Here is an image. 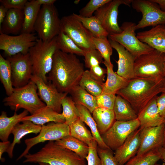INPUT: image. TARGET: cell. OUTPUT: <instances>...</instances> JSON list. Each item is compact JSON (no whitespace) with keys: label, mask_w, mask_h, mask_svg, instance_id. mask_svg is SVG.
I'll return each instance as SVG.
<instances>
[{"label":"cell","mask_w":165,"mask_h":165,"mask_svg":"<svg viewBox=\"0 0 165 165\" xmlns=\"http://www.w3.org/2000/svg\"><path fill=\"white\" fill-rule=\"evenodd\" d=\"M84 71L83 64L76 55L58 50L54 54L47 80L60 92L68 94L72 89L79 85Z\"/></svg>","instance_id":"6da1fadb"},{"label":"cell","mask_w":165,"mask_h":165,"mask_svg":"<svg viewBox=\"0 0 165 165\" xmlns=\"http://www.w3.org/2000/svg\"><path fill=\"white\" fill-rule=\"evenodd\" d=\"M164 79L135 77L120 90L119 95L130 104L137 114L164 89Z\"/></svg>","instance_id":"7a4b0ae2"},{"label":"cell","mask_w":165,"mask_h":165,"mask_svg":"<svg viewBox=\"0 0 165 165\" xmlns=\"http://www.w3.org/2000/svg\"><path fill=\"white\" fill-rule=\"evenodd\" d=\"M23 163H42L45 165H86L85 159L74 152L50 141L39 151L28 153Z\"/></svg>","instance_id":"3957f363"},{"label":"cell","mask_w":165,"mask_h":165,"mask_svg":"<svg viewBox=\"0 0 165 165\" xmlns=\"http://www.w3.org/2000/svg\"><path fill=\"white\" fill-rule=\"evenodd\" d=\"M58 50L56 37L50 42L38 39L28 52L32 65V75L47 82V75L52 69L54 54Z\"/></svg>","instance_id":"277c9868"},{"label":"cell","mask_w":165,"mask_h":165,"mask_svg":"<svg viewBox=\"0 0 165 165\" xmlns=\"http://www.w3.org/2000/svg\"><path fill=\"white\" fill-rule=\"evenodd\" d=\"M37 91L36 85L30 80L23 86L14 88L12 93L4 98L3 102L15 112L23 108L32 115L46 105L39 98Z\"/></svg>","instance_id":"5b68a950"},{"label":"cell","mask_w":165,"mask_h":165,"mask_svg":"<svg viewBox=\"0 0 165 165\" xmlns=\"http://www.w3.org/2000/svg\"><path fill=\"white\" fill-rule=\"evenodd\" d=\"M34 30L37 32L38 38L45 42L51 41L60 33L61 19L54 5L41 6Z\"/></svg>","instance_id":"8992f818"},{"label":"cell","mask_w":165,"mask_h":165,"mask_svg":"<svg viewBox=\"0 0 165 165\" xmlns=\"http://www.w3.org/2000/svg\"><path fill=\"white\" fill-rule=\"evenodd\" d=\"M165 53L154 49L135 59V77L164 79L163 70Z\"/></svg>","instance_id":"52a82bcc"},{"label":"cell","mask_w":165,"mask_h":165,"mask_svg":"<svg viewBox=\"0 0 165 165\" xmlns=\"http://www.w3.org/2000/svg\"><path fill=\"white\" fill-rule=\"evenodd\" d=\"M136 24L131 22L123 23L120 33L109 35V39L122 45L136 59L141 55L148 53L154 49L141 41L136 35Z\"/></svg>","instance_id":"ba28073f"},{"label":"cell","mask_w":165,"mask_h":165,"mask_svg":"<svg viewBox=\"0 0 165 165\" xmlns=\"http://www.w3.org/2000/svg\"><path fill=\"white\" fill-rule=\"evenodd\" d=\"M61 30L85 51L95 49L92 34L73 14L61 19Z\"/></svg>","instance_id":"9c48e42d"},{"label":"cell","mask_w":165,"mask_h":165,"mask_svg":"<svg viewBox=\"0 0 165 165\" xmlns=\"http://www.w3.org/2000/svg\"><path fill=\"white\" fill-rule=\"evenodd\" d=\"M131 4L134 9L142 14L141 19L136 25V30L148 26L165 25V12L152 0H132Z\"/></svg>","instance_id":"30bf717a"},{"label":"cell","mask_w":165,"mask_h":165,"mask_svg":"<svg viewBox=\"0 0 165 165\" xmlns=\"http://www.w3.org/2000/svg\"><path fill=\"white\" fill-rule=\"evenodd\" d=\"M140 126L138 118L127 121L116 120L111 127L101 136L108 148L112 150L115 151L132 133L139 128Z\"/></svg>","instance_id":"8fae6325"},{"label":"cell","mask_w":165,"mask_h":165,"mask_svg":"<svg viewBox=\"0 0 165 165\" xmlns=\"http://www.w3.org/2000/svg\"><path fill=\"white\" fill-rule=\"evenodd\" d=\"M69 135V127L65 123L52 122L43 125L38 135L24 140L26 148L17 160L24 157L29 153L31 148L37 144L47 141H55Z\"/></svg>","instance_id":"7c38bea8"},{"label":"cell","mask_w":165,"mask_h":165,"mask_svg":"<svg viewBox=\"0 0 165 165\" xmlns=\"http://www.w3.org/2000/svg\"><path fill=\"white\" fill-rule=\"evenodd\" d=\"M0 50L4 51L7 57L19 53H28L30 48L37 40L35 34L22 33L18 35L12 36L0 32Z\"/></svg>","instance_id":"4fadbf2b"},{"label":"cell","mask_w":165,"mask_h":165,"mask_svg":"<svg viewBox=\"0 0 165 165\" xmlns=\"http://www.w3.org/2000/svg\"><path fill=\"white\" fill-rule=\"evenodd\" d=\"M132 0H111L97 9L94 16L109 35L120 33L122 30L118 24L119 6L123 4L130 6Z\"/></svg>","instance_id":"5bb4252c"},{"label":"cell","mask_w":165,"mask_h":165,"mask_svg":"<svg viewBox=\"0 0 165 165\" xmlns=\"http://www.w3.org/2000/svg\"><path fill=\"white\" fill-rule=\"evenodd\" d=\"M10 62L12 72V82L15 88L27 85L31 80L32 75V64L29 53L24 54L19 53L7 57Z\"/></svg>","instance_id":"9a60e30c"},{"label":"cell","mask_w":165,"mask_h":165,"mask_svg":"<svg viewBox=\"0 0 165 165\" xmlns=\"http://www.w3.org/2000/svg\"><path fill=\"white\" fill-rule=\"evenodd\" d=\"M31 80L36 85L38 95L46 105L61 113L62 110V100L68 93L60 92L51 82L48 81L46 82L36 75H32Z\"/></svg>","instance_id":"2e32d148"},{"label":"cell","mask_w":165,"mask_h":165,"mask_svg":"<svg viewBox=\"0 0 165 165\" xmlns=\"http://www.w3.org/2000/svg\"><path fill=\"white\" fill-rule=\"evenodd\" d=\"M140 129V144L137 155L158 149L163 146V124L158 126Z\"/></svg>","instance_id":"e0dca14e"},{"label":"cell","mask_w":165,"mask_h":165,"mask_svg":"<svg viewBox=\"0 0 165 165\" xmlns=\"http://www.w3.org/2000/svg\"><path fill=\"white\" fill-rule=\"evenodd\" d=\"M109 40L112 47L116 50L118 54V60L115 61L118 66L116 72L128 81L135 78L134 57L118 42L110 39Z\"/></svg>","instance_id":"ac0fdd59"},{"label":"cell","mask_w":165,"mask_h":165,"mask_svg":"<svg viewBox=\"0 0 165 165\" xmlns=\"http://www.w3.org/2000/svg\"><path fill=\"white\" fill-rule=\"evenodd\" d=\"M140 129L135 130L116 150L114 155L117 165H124L134 156L140 147Z\"/></svg>","instance_id":"d6986e66"},{"label":"cell","mask_w":165,"mask_h":165,"mask_svg":"<svg viewBox=\"0 0 165 165\" xmlns=\"http://www.w3.org/2000/svg\"><path fill=\"white\" fill-rule=\"evenodd\" d=\"M136 36L141 42L165 53V25H158L149 30L138 32Z\"/></svg>","instance_id":"ffe728a7"},{"label":"cell","mask_w":165,"mask_h":165,"mask_svg":"<svg viewBox=\"0 0 165 165\" xmlns=\"http://www.w3.org/2000/svg\"><path fill=\"white\" fill-rule=\"evenodd\" d=\"M157 96L138 114V119L140 124V128L156 127L163 124L164 118L159 113L156 101Z\"/></svg>","instance_id":"44dd1931"},{"label":"cell","mask_w":165,"mask_h":165,"mask_svg":"<svg viewBox=\"0 0 165 165\" xmlns=\"http://www.w3.org/2000/svg\"><path fill=\"white\" fill-rule=\"evenodd\" d=\"M24 10L9 9L0 28V32L8 35H16L21 32L24 21Z\"/></svg>","instance_id":"7402d4cb"},{"label":"cell","mask_w":165,"mask_h":165,"mask_svg":"<svg viewBox=\"0 0 165 165\" xmlns=\"http://www.w3.org/2000/svg\"><path fill=\"white\" fill-rule=\"evenodd\" d=\"M29 120L35 124L42 126L50 122H65V120L61 113H58L46 105L30 116H27L23 118L20 122Z\"/></svg>","instance_id":"603a6c76"},{"label":"cell","mask_w":165,"mask_h":165,"mask_svg":"<svg viewBox=\"0 0 165 165\" xmlns=\"http://www.w3.org/2000/svg\"><path fill=\"white\" fill-rule=\"evenodd\" d=\"M21 122V124L19 123L14 127L11 132L13 136V140L6 152L10 158L13 157L15 145L20 144L24 137L30 133L37 134L39 133L41 128L42 126L35 124L30 121L25 120Z\"/></svg>","instance_id":"cb8c5ba5"},{"label":"cell","mask_w":165,"mask_h":165,"mask_svg":"<svg viewBox=\"0 0 165 165\" xmlns=\"http://www.w3.org/2000/svg\"><path fill=\"white\" fill-rule=\"evenodd\" d=\"M102 63L107 69V77L106 81L102 84V93L117 94L120 90L125 87L129 81L115 72L113 68L110 67L105 61Z\"/></svg>","instance_id":"d4e9b609"},{"label":"cell","mask_w":165,"mask_h":165,"mask_svg":"<svg viewBox=\"0 0 165 165\" xmlns=\"http://www.w3.org/2000/svg\"><path fill=\"white\" fill-rule=\"evenodd\" d=\"M28 112L24 110L17 114L15 112L14 115L8 117L6 112L2 111L0 116V139L2 141H8L9 136L14 127L24 117L28 116Z\"/></svg>","instance_id":"484cf974"},{"label":"cell","mask_w":165,"mask_h":165,"mask_svg":"<svg viewBox=\"0 0 165 165\" xmlns=\"http://www.w3.org/2000/svg\"><path fill=\"white\" fill-rule=\"evenodd\" d=\"M41 6L36 0H30L26 3L24 10V21L21 33H32Z\"/></svg>","instance_id":"4316f807"},{"label":"cell","mask_w":165,"mask_h":165,"mask_svg":"<svg viewBox=\"0 0 165 165\" xmlns=\"http://www.w3.org/2000/svg\"><path fill=\"white\" fill-rule=\"evenodd\" d=\"M113 110L115 120L127 121L138 118V115L130 103L119 95L116 96Z\"/></svg>","instance_id":"83f0119b"},{"label":"cell","mask_w":165,"mask_h":165,"mask_svg":"<svg viewBox=\"0 0 165 165\" xmlns=\"http://www.w3.org/2000/svg\"><path fill=\"white\" fill-rule=\"evenodd\" d=\"M68 93L76 104L85 107L91 113L97 107L96 97L89 93L79 85L72 89Z\"/></svg>","instance_id":"f1b7e54d"},{"label":"cell","mask_w":165,"mask_h":165,"mask_svg":"<svg viewBox=\"0 0 165 165\" xmlns=\"http://www.w3.org/2000/svg\"><path fill=\"white\" fill-rule=\"evenodd\" d=\"M92 114L101 135L107 131L116 120L114 112L112 109L97 107Z\"/></svg>","instance_id":"f546056e"},{"label":"cell","mask_w":165,"mask_h":165,"mask_svg":"<svg viewBox=\"0 0 165 165\" xmlns=\"http://www.w3.org/2000/svg\"><path fill=\"white\" fill-rule=\"evenodd\" d=\"M76 105L79 111L80 119L89 127L98 146L102 148H109L104 141L98 130L96 123L90 111L82 105L76 104Z\"/></svg>","instance_id":"4dcf8cb0"},{"label":"cell","mask_w":165,"mask_h":165,"mask_svg":"<svg viewBox=\"0 0 165 165\" xmlns=\"http://www.w3.org/2000/svg\"><path fill=\"white\" fill-rule=\"evenodd\" d=\"M55 141L58 145L74 152L85 159L88 154V145L70 135Z\"/></svg>","instance_id":"1f68e13d"},{"label":"cell","mask_w":165,"mask_h":165,"mask_svg":"<svg viewBox=\"0 0 165 165\" xmlns=\"http://www.w3.org/2000/svg\"><path fill=\"white\" fill-rule=\"evenodd\" d=\"M72 14L82 22L94 37L103 38L107 37L109 35V34L102 27L100 21L94 16L86 17L74 13Z\"/></svg>","instance_id":"d6a6232c"},{"label":"cell","mask_w":165,"mask_h":165,"mask_svg":"<svg viewBox=\"0 0 165 165\" xmlns=\"http://www.w3.org/2000/svg\"><path fill=\"white\" fill-rule=\"evenodd\" d=\"M56 39L59 50L67 53L84 56L85 51L63 31H61L56 37Z\"/></svg>","instance_id":"836d02e7"},{"label":"cell","mask_w":165,"mask_h":165,"mask_svg":"<svg viewBox=\"0 0 165 165\" xmlns=\"http://www.w3.org/2000/svg\"><path fill=\"white\" fill-rule=\"evenodd\" d=\"M12 72L9 61L0 54V80L7 96L13 92Z\"/></svg>","instance_id":"e575fe53"},{"label":"cell","mask_w":165,"mask_h":165,"mask_svg":"<svg viewBox=\"0 0 165 165\" xmlns=\"http://www.w3.org/2000/svg\"><path fill=\"white\" fill-rule=\"evenodd\" d=\"M70 135L88 145L95 140L91 132L80 118L69 126Z\"/></svg>","instance_id":"d590c367"},{"label":"cell","mask_w":165,"mask_h":165,"mask_svg":"<svg viewBox=\"0 0 165 165\" xmlns=\"http://www.w3.org/2000/svg\"><path fill=\"white\" fill-rule=\"evenodd\" d=\"M94 79L88 70H85L79 85L87 92L97 97L102 92V84Z\"/></svg>","instance_id":"8d00e7d4"},{"label":"cell","mask_w":165,"mask_h":165,"mask_svg":"<svg viewBox=\"0 0 165 165\" xmlns=\"http://www.w3.org/2000/svg\"><path fill=\"white\" fill-rule=\"evenodd\" d=\"M61 104V113L66 124L69 126L79 118L78 110L71 97H65L62 100Z\"/></svg>","instance_id":"74e56055"},{"label":"cell","mask_w":165,"mask_h":165,"mask_svg":"<svg viewBox=\"0 0 165 165\" xmlns=\"http://www.w3.org/2000/svg\"><path fill=\"white\" fill-rule=\"evenodd\" d=\"M159 149L151 150L141 155H136L124 165H155L161 159Z\"/></svg>","instance_id":"f35d334b"},{"label":"cell","mask_w":165,"mask_h":165,"mask_svg":"<svg viewBox=\"0 0 165 165\" xmlns=\"http://www.w3.org/2000/svg\"><path fill=\"white\" fill-rule=\"evenodd\" d=\"M92 41L95 49L101 53L103 59L111 68L113 65L111 63L110 57L112 53V47L109 40L107 37L101 38L93 37Z\"/></svg>","instance_id":"ab89813d"},{"label":"cell","mask_w":165,"mask_h":165,"mask_svg":"<svg viewBox=\"0 0 165 165\" xmlns=\"http://www.w3.org/2000/svg\"><path fill=\"white\" fill-rule=\"evenodd\" d=\"M111 0H90L79 11V15L86 17L93 16V13Z\"/></svg>","instance_id":"60d3db41"},{"label":"cell","mask_w":165,"mask_h":165,"mask_svg":"<svg viewBox=\"0 0 165 165\" xmlns=\"http://www.w3.org/2000/svg\"><path fill=\"white\" fill-rule=\"evenodd\" d=\"M85 67L88 68L100 65L103 62V58L99 52L94 49L85 52L83 56Z\"/></svg>","instance_id":"b9f144b4"},{"label":"cell","mask_w":165,"mask_h":165,"mask_svg":"<svg viewBox=\"0 0 165 165\" xmlns=\"http://www.w3.org/2000/svg\"><path fill=\"white\" fill-rule=\"evenodd\" d=\"M97 152L101 161V165H117L112 150L102 148L97 146Z\"/></svg>","instance_id":"7bdbcfd3"},{"label":"cell","mask_w":165,"mask_h":165,"mask_svg":"<svg viewBox=\"0 0 165 165\" xmlns=\"http://www.w3.org/2000/svg\"><path fill=\"white\" fill-rule=\"evenodd\" d=\"M89 152L86 157L87 165H101V161L97 152V143L95 140L89 145Z\"/></svg>","instance_id":"ee69618b"},{"label":"cell","mask_w":165,"mask_h":165,"mask_svg":"<svg viewBox=\"0 0 165 165\" xmlns=\"http://www.w3.org/2000/svg\"><path fill=\"white\" fill-rule=\"evenodd\" d=\"M116 97L115 94L102 93L96 97L97 107L113 110Z\"/></svg>","instance_id":"f6af8a7d"},{"label":"cell","mask_w":165,"mask_h":165,"mask_svg":"<svg viewBox=\"0 0 165 165\" xmlns=\"http://www.w3.org/2000/svg\"><path fill=\"white\" fill-rule=\"evenodd\" d=\"M89 71L91 75L95 80L102 83L104 82L105 74H107L106 69L98 65L91 68Z\"/></svg>","instance_id":"bcb514c9"},{"label":"cell","mask_w":165,"mask_h":165,"mask_svg":"<svg viewBox=\"0 0 165 165\" xmlns=\"http://www.w3.org/2000/svg\"><path fill=\"white\" fill-rule=\"evenodd\" d=\"M27 0H0L1 5L8 9H17L23 10Z\"/></svg>","instance_id":"7dc6e473"},{"label":"cell","mask_w":165,"mask_h":165,"mask_svg":"<svg viewBox=\"0 0 165 165\" xmlns=\"http://www.w3.org/2000/svg\"><path fill=\"white\" fill-rule=\"evenodd\" d=\"M156 101L159 112L162 117H165V92H163L156 97Z\"/></svg>","instance_id":"c3c4849f"},{"label":"cell","mask_w":165,"mask_h":165,"mask_svg":"<svg viewBox=\"0 0 165 165\" xmlns=\"http://www.w3.org/2000/svg\"><path fill=\"white\" fill-rule=\"evenodd\" d=\"M10 144L9 141L0 142V159L2 162L5 161L4 158H2V154L7 152Z\"/></svg>","instance_id":"681fc988"},{"label":"cell","mask_w":165,"mask_h":165,"mask_svg":"<svg viewBox=\"0 0 165 165\" xmlns=\"http://www.w3.org/2000/svg\"><path fill=\"white\" fill-rule=\"evenodd\" d=\"M8 10L2 5L0 6V28L4 21Z\"/></svg>","instance_id":"f907efd6"},{"label":"cell","mask_w":165,"mask_h":165,"mask_svg":"<svg viewBox=\"0 0 165 165\" xmlns=\"http://www.w3.org/2000/svg\"><path fill=\"white\" fill-rule=\"evenodd\" d=\"M37 3L42 6H50L54 5L56 0H36Z\"/></svg>","instance_id":"816d5d0a"},{"label":"cell","mask_w":165,"mask_h":165,"mask_svg":"<svg viewBox=\"0 0 165 165\" xmlns=\"http://www.w3.org/2000/svg\"><path fill=\"white\" fill-rule=\"evenodd\" d=\"M152 1L157 3L161 9L165 12V0H152Z\"/></svg>","instance_id":"f5cc1de1"},{"label":"cell","mask_w":165,"mask_h":165,"mask_svg":"<svg viewBox=\"0 0 165 165\" xmlns=\"http://www.w3.org/2000/svg\"><path fill=\"white\" fill-rule=\"evenodd\" d=\"M162 159L165 163V148L162 147L159 149Z\"/></svg>","instance_id":"db71d44e"},{"label":"cell","mask_w":165,"mask_h":165,"mask_svg":"<svg viewBox=\"0 0 165 165\" xmlns=\"http://www.w3.org/2000/svg\"><path fill=\"white\" fill-rule=\"evenodd\" d=\"M163 125V147L165 148V117L164 118Z\"/></svg>","instance_id":"11a10c76"},{"label":"cell","mask_w":165,"mask_h":165,"mask_svg":"<svg viewBox=\"0 0 165 165\" xmlns=\"http://www.w3.org/2000/svg\"><path fill=\"white\" fill-rule=\"evenodd\" d=\"M163 74H164V79H165V60H164V66Z\"/></svg>","instance_id":"9f6ffc18"},{"label":"cell","mask_w":165,"mask_h":165,"mask_svg":"<svg viewBox=\"0 0 165 165\" xmlns=\"http://www.w3.org/2000/svg\"><path fill=\"white\" fill-rule=\"evenodd\" d=\"M163 92H165V79H164V89Z\"/></svg>","instance_id":"6f0895ef"},{"label":"cell","mask_w":165,"mask_h":165,"mask_svg":"<svg viewBox=\"0 0 165 165\" xmlns=\"http://www.w3.org/2000/svg\"><path fill=\"white\" fill-rule=\"evenodd\" d=\"M79 1H80L79 0L75 1L74 2V3L75 4H77L79 2Z\"/></svg>","instance_id":"680465c9"},{"label":"cell","mask_w":165,"mask_h":165,"mask_svg":"<svg viewBox=\"0 0 165 165\" xmlns=\"http://www.w3.org/2000/svg\"><path fill=\"white\" fill-rule=\"evenodd\" d=\"M155 165H165V163H164L162 164H157L156 163V164H155Z\"/></svg>","instance_id":"91938a15"},{"label":"cell","mask_w":165,"mask_h":165,"mask_svg":"<svg viewBox=\"0 0 165 165\" xmlns=\"http://www.w3.org/2000/svg\"><path fill=\"white\" fill-rule=\"evenodd\" d=\"M38 164H39V165H45L44 164L42 163H39Z\"/></svg>","instance_id":"94428289"}]
</instances>
